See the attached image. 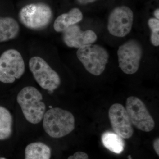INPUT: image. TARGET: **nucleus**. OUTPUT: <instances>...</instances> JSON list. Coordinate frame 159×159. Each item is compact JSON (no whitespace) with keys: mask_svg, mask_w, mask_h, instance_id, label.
Returning a JSON list of instances; mask_svg holds the SVG:
<instances>
[{"mask_svg":"<svg viewBox=\"0 0 159 159\" xmlns=\"http://www.w3.org/2000/svg\"><path fill=\"white\" fill-rule=\"evenodd\" d=\"M43 119L45 131L52 138L65 136L75 128V118L73 114L59 107L48 110L45 113Z\"/></svg>","mask_w":159,"mask_h":159,"instance_id":"obj_1","label":"nucleus"},{"mask_svg":"<svg viewBox=\"0 0 159 159\" xmlns=\"http://www.w3.org/2000/svg\"><path fill=\"white\" fill-rule=\"evenodd\" d=\"M43 99L40 92L34 87H25L18 94L17 102L26 120L31 124L39 123L43 118L46 107Z\"/></svg>","mask_w":159,"mask_h":159,"instance_id":"obj_2","label":"nucleus"},{"mask_svg":"<svg viewBox=\"0 0 159 159\" xmlns=\"http://www.w3.org/2000/svg\"><path fill=\"white\" fill-rule=\"evenodd\" d=\"M77 56L86 70L95 76H99L104 72L110 57L104 47L93 44L78 48Z\"/></svg>","mask_w":159,"mask_h":159,"instance_id":"obj_3","label":"nucleus"},{"mask_svg":"<svg viewBox=\"0 0 159 159\" xmlns=\"http://www.w3.org/2000/svg\"><path fill=\"white\" fill-rule=\"evenodd\" d=\"M18 16L20 22L26 28L39 30L48 25L53 17V11L46 3H31L20 9Z\"/></svg>","mask_w":159,"mask_h":159,"instance_id":"obj_4","label":"nucleus"},{"mask_svg":"<svg viewBox=\"0 0 159 159\" xmlns=\"http://www.w3.org/2000/svg\"><path fill=\"white\" fill-rule=\"evenodd\" d=\"M25 70L22 56L15 49L6 50L0 56V81L11 84L20 79Z\"/></svg>","mask_w":159,"mask_h":159,"instance_id":"obj_5","label":"nucleus"},{"mask_svg":"<svg viewBox=\"0 0 159 159\" xmlns=\"http://www.w3.org/2000/svg\"><path fill=\"white\" fill-rule=\"evenodd\" d=\"M143 48L138 40L130 39L119 46L117 51L119 67L126 74L136 73L143 55Z\"/></svg>","mask_w":159,"mask_h":159,"instance_id":"obj_6","label":"nucleus"},{"mask_svg":"<svg viewBox=\"0 0 159 159\" xmlns=\"http://www.w3.org/2000/svg\"><path fill=\"white\" fill-rule=\"evenodd\" d=\"M29 68L42 88L53 92L59 87L61 83L59 75L42 57L34 56L30 58Z\"/></svg>","mask_w":159,"mask_h":159,"instance_id":"obj_7","label":"nucleus"},{"mask_svg":"<svg viewBox=\"0 0 159 159\" xmlns=\"http://www.w3.org/2000/svg\"><path fill=\"white\" fill-rule=\"evenodd\" d=\"M133 22L132 10L127 6H118L109 16L107 30L113 36L124 37L130 33Z\"/></svg>","mask_w":159,"mask_h":159,"instance_id":"obj_8","label":"nucleus"},{"mask_svg":"<svg viewBox=\"0 0 159 159\" xmlns=\"http://www.w3.org/2000/svg\"><path fill=\"white\" fill-rule=\"evenodd\" d=\"M126 109L132 124L140 130L150 132L155 127L154 119L146 106L136 97H130L126 102Z\"/></svg>","mask_w":159,"mask_h":159,"instance_id":"obj_9","label":"nucleus"},{"mask_svg":"<svg viewBox=\"0 0 159 159\" xmlns=\"http://www.w3.org/2000/svg\"><path fill=\"white\" fill-rule=\"evenodd\" d=\"M109 117L113 129L122 139H128L133 134V129L127 111L123 105L115 103L109 111Z\"/></svg>","mask_w":159,"mask_h":159,"instance_id":"obj_10","label":"nucleus"},{"mask_svg":"<svg viewBox=\"0 0 159 159\" xmlns=\"http://www.w3.org/2000/svg\"><path fill=\"white\" fill-rule=\"evenodd\" d=\"M63 39L68 47L79 48L93 44L97 40V36L93 30L82 31L79 26L75 25L63 31Z\"/></svg>","mask_w":159,"mask_h":159,"instance_id":"obj_11","label":"nucleus"},{"mask_svg":"<svg viewBox=\"0 0 159 159\" xmlns=\"http://www.w3.org/2000/svg\"><path fill=\"white\" fill-rule=\"evenodd\" d=\"M83 18L80 9L73 8L67 13H63L56 19L53 25L54 30L57 32H63L69 27L81 21Z\"/></svg>","mask_w":159,"mask_h":159,"instance_id":"obj_12","label":"nucleus"},{"mask_svg":"<svg viewBox=\"0 0 159 159\" xmlns=\"http://www.w3.org/2000/svg\"><path fill=\"white\" fill-rule=\"evenodd\" d=\"M19 31V25L16 20L13 18L0 16V43L14 39Z\"/></svg>","mask_w":159,"mask_h":159,"instance_id":"obj_13","label":"nucleus"},{"mask_svg":"<svg viewBox=\"0 0 159 159\" xmlns=\"http://www.w3.org/2000/svg\"><path fill=\"white\" fill-rule=\"evenodd\" d=\"M51 157V148L42 142L31 143L25 149V159H50Z\"/></svg>","mask_w":159,"mask_h":159,"instance_id":"obj_14","label":"nucleus"},{"mask_svg":"<svg viewBox=\"0 0 159 159\" xmlns=\"http://www.w3.org/2000/svg\"><path fill=\"white\" fill-rule=\"evenodd\" d=\"M101 140L104 147L114 153H122L125 148V142L122 138L112 132H105L102 134Z\"/></svg>","mask_w":159,"mask_h":159,"instance_id":"obj_15","label":"nucleus"},{"mask_svg":"<svg viewBox=\"0 0 159 159\" xmlns=\"http://www.w3.org/2000/svg\"><path fill=\"white\" fill-rule=\"evenodd\" d=\"M12 117L10 112L0 106V140L9 139L12 132Z\"/></svg>","mask_w":159,"mask_h":159,"instance_id":"obj_16","label":"nucleus"},{"mask_svg":"<svg viewBox=\"0 0 159 159\" xmlns=\"http://www.w3.org/2000/svg\"><path fill=\"white\" fill-rule=\"evenodd\" d=\"M148 25L151 33L150 35L151 42L153 46H159V20L155 18H151L148 20Z\"/></svg>","mask_w":159,"mask_h":159,"instance_id":"obj_17","label":"nucleus"},{"mask_svg":"<svg viewBox=\"0 0 159 159\" xmlns=\"http://www.w3.org/2000/svg\"><path fill=\"white\" fill-rule=\"evenodd\" d=\"M68 159H89L87 154L83 152H77L73 155L69 157Z\"/></svg>","mask_w":159,"mask_h":159,"instance_id":"obj_18","label":"nucleus"},{"mask_svg":"<svg viewBox=\"0 0 159 159\" xmlns=\"http://www.w3.org/2000/svg\"><path fill=\"white\" fill-rule=\"evenodd\" d=\"M159 138H157L153 142V148L158 155H159Z\"/></svg>","mask_w":159,"mask_h":159,"instance_id":"obj_19","label":"nucleus"},{"mask_svg":"<svg viewBox=\"0 0 159 159\" xmlns=\"http://www.w3.org/2000/svg\"><path fill=\"white\" fill-rule=\"evenodd\" d=\"M97 1V0H77V2L81 5H87L90 3H93Z\"/></svg>","mask_w":159,"mask_h":159,"instance_id":"obj_20","label":"nucleus"},{"mask_svg":"<svg viewBox=\"0 0 159 159\" xmlns=\"http://www.w3.org/2000/svg\"><path fill=\"white\" fill-rule=\"evenodd\" d=\"M154 16L155 18L157 19H159V8L156 9L155 10L154 12Z\"/></svg>","mask_w":159,"mask_h":159,"instance_id":"obj_21","label":"nucleus"},{"mask_svg":"<svg viewBox=\"0 0 159 159\" xmlns=\"http://www.w3.org/2000/svg\"><path fill=\"white\" fill-rule=\"evenodd\" d=\"M128 159H132V158L131 157L130 155L128 156Z\"/></svg>","mask_w":159,"mask_h":159,"instance_id":"obj_22","label":"nucleus"},{"mask_svg":"<svg viewBox=\"0 0 159 159\" xmlns=\"http://www.w3.org/2000/svg\"><path fill=\"white\" fill-rule=\"evenodd\" d=\"M0 159H7L4 157H0Z\"/></svg>","mask_w":159,"mask_h":159,"instance_id":"obj_23","label":"nucleus"}]
</instances>
